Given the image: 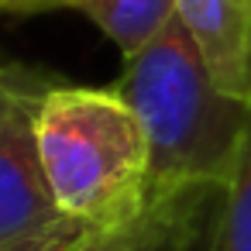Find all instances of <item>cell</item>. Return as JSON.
<instances>
[{
  "label": "cell",
  "mask_w": 251,
  "mask_h": 251,
  "mask_svg": "<svg viewBox=\"0 0 251 251\" xmlns=\"http://www.w3.org/2000/svg\"><path fill=\"white\" fill-rule=\"evenodd\" d=\"M224 193H193V196H186L182 203H179V210H176V217H172V224H169V230H165V237L158 241V248L155 251H196V244H200V224H203V210L210 206V200H220Z\"/></svg>",
  "instance_id": "cell-8"
},
{
  "label": "cell",
  "mask_w": 251,
  "mask_h": 251,
  "mask_svg": "<svg viewBox=\"0 0 251 251\" xmlns=\"http://www.w3.org/2000/svg\"><path fill=\"white\" fill-rule=\"evenodd\" d=\"M114 90L145 127L151 200L230 189L251 131V100L217 86L179 14L124 59Z\"/></svg>",
  "instance_id": "cell-1"
},
{
  "label": "cell",
  "mask_w": 251,
  "mask_h": 251,
  "mask_svg": "<svg viewBox=\"0 0 251 251\" xmlns=\"http://www.w3.org/2000/svg\"><path fill=\"white\" fill-rule=\"evenodd\" d=\"M35 138L49 193L66 220L110 234L148 213V141L117 90L45 83L35 103Z\"/></svg>",
  "instance_id": "cell-2"
},
{
  "label": "cell",
  "mask_w": 251,
  "mask_h": 251,
  "mask_svg": "<svg viewBox=\"0 0 251 251\" xmlns=\"http://www.w3.org/2000/svg\"><path fill=\"white\" fill-rule=\"evenodd\" d=\"M210 251H251V131L230 189L220 200Z\"/></svg>",
  "instance_id": "cell-6"
},
{
  "label": "cell",
  "mask_w": 251,
  "mask_h": 251,
  "mask_svg": "<svg viewBox=\"0 0 251 251\" xmlns=\"http://www.w3.org/2000/svg\"><path fill=\"white\" fill-rule=\"evenodd\" d=\"M176 14L217 86L251 100V0H176Z\"/></svg>",
  "instance_id": "cell-4"
},
{
  "label": "cell",
  "mask_w": 251,
  "mask_h": 251,
  "mask_svg": "<svg viewBox=\"0 0 251 251\" xmlns=\"http://www.w3.org/2000/svg\"><path fill=\"white\" fill-rule=\"evenodd\" d=\"M189 196H193V193H189ZM182 200H186V196H176V200H151L148 213H145L138 224H131V227H124V230H110V234H86V237L76 241L69 251H155L158 241L165 237V230H169V224H172V217H176V210H179Z\"/></svg>",
  "instance_id": "cell-7"
},
{
  "label": "cell",
  "mask_w": 251,
  "mask_h": 251,
  "mask_svg": "<svg viewBox=\"0 0 251 251\" xmlns=\"http://www.w3.org/2000/svg\"><path fill=\"white\" fill-rule=\"evenodd\" d=\"M76 11L86 14L127 59L169 28L176 0H76Z\"/></svg>",
  "instance_id": "cell-5"
},
{
  "label": "cell",
  "mask_w": 251,
  "mask_h": 251,
  "mask_svg": "<svg viewBox=\"0 0 251 251\" xmlns=\"http://www.w3.org/2000/svg\"><path fill=\"white\" fill-rule=\"evenodd\" d=\"M86 237V234H83ZM83 237H69V241H55V244H38V248H21V251H69L76 241H83Z\"/></svg>",
  "instance_id": "cell-10"
},
{
  "label": "cell",
  "mask_w": 251,
  "mask_h": 251,
  "mask_svg": "<svg viewBox=\"0 0 251 251\" xmlns=\"http://www.w3.org/2000/svg\"><path fill=\"white\" fill-rule=\"evenodd\" d=\"M45 83L18 66L0 69V251L90 234L59 213L45 182L35 138V103Z\"/></svg>",
  "instance_id": "cell-3"
},
{
  "label": "cell",
  "mask_w": 251,
  "mask_h": 251,
  "mask_svg": "<svg viewBox=\"0 0 251 251\" xmlns=\"http://www.w3.org/2000/svg\"><path fill=\"white\" fill-rule=\"evenodd\" d=\"M76 7V0H0L4 14H45V11H62Z\"/></svg>",
  "instance_id": "cell-9"
}]
</instances>
